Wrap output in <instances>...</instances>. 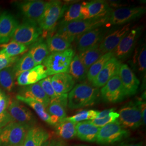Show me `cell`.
I'll return each mask as SVG.
<instances>
[{
  "mask_svg": "<svg viewBox=\"0 0 146 146\" xmlns=\"http://www.w3.org/2000/svg\"><path fill=\"white\" fill-rule=\"evenodd\" d=\"M42 33V30L38 24L25 20L17 27L11 41L27 46L36 42Z\"/></svg>",
  "mask_w": 146,
  "mask_h": 146,
  "instance_id": "52a82bcc",
  "label": "cell"
},
{
  "mask_svg": "<svg viewBox=\"0 0 146 146\" xmlns=\"http://www.w3.org/2000/svg\"><path fill=\"white\" fill-rule=\"evenodd\" d=\"M74 56V50L70 48L61 52L50 53L42 62L46 68L47 76L68 73L70 64Z\"/></svg>",
  "mask_w": 146,
  "mask_h": 146,
  "instance_id": "3957f363",
  "label": "cell"
},
{
  "mask_svg": "<svg viewBox=\"0 0 146 146\" xmlns=\"http://www.w3.org/2000/svg\"><path fill=\"white\" fill-rule=\"evenodd\" d=\"M111 11L107 2L104 1H93L82 3L81 20L98 18L107 15Z\"/></svg>",
  "mask_w": 146,
  "mask_h": 146,
  "instance_id": "e0dca14e",
  "label": "cell"
},
{
  "mask_svg": "<svg viewBox=\"0 0 146 146\" xmlns=\"http://www.w3.org/2000/svg\"><path fill=\"white\" fill-rule=\"evenodd\" d=\"M99 45H96L94 47L82 52H79L78 54V56L80 59L88 70L92 65L104 55L103 52L100 49Z\"/></svg>",
  "mask_w": 146,
  "mask_h": 146,
  "instance_id": "4dcf8cb0",
  "label": "cell"
},
{
  "mask_svg": "<svg viewBox=\"0 0 146 146\" xmlns=\"http://www.w3.org/2000/svg\"><path fill=\"white\" fill-rule=\"evenodd\" d=\"M38 83L40 84L43 90L49 98L50 101L58 99L64 95H58L56 94L51 84V76H47V78L40 81Z\"/></svg>",
  "mask_w": 146,
  "mask_h": 146,
  "instance_id": "f35d334b",
  "label": "cell"
},
{
  "mask_svg": "<svg viewBox=\"0 0 146 146\" xmlns=\"http://www.w3.org/2000/svg\"><path fill=\"white\" fill-rule=\"evenodd\" d=\"M19 59V56L8 57L5 54L0 52V71L2 69L12 66Z\"/></svg>",
  "mask_w": 146,
  "mask_h": 146,
  "instance_id": "60d3db41",
  "label": "cell"
},
{
  "mask_svg": "<svg viewBox=\"0 0 146 146\" xmlns=\"http://www.w3.org/2000/svg\"><path fill=\"white\" fill-rule=\"evenodd\" d=\"M131 23L121 26L110 32L104 38L99 45L100 50L104 54L113 52L119 44L123 37L131 31Z\"/></svg>",
  "mask_w": 146,
  "mask_h": 146,
  "instance_id": "9a60e30c",
  "label": "cell"
},
{
  "mask_svg": "<svg viewBox=\"0 0 146 146\" xmlns=\"http://www.w3.org/2000/svg\"><path fill=\"white\" fill-rule=\"evenodd\" d=\"M19 22L11 14L4 12L0 15V44L11 41Z\"/></svg>",
  "mask_w": 146,
  "mask_h": 146,
  "instance_id": "ffe728a7",
  "label": "cell"
},
{
  "mask_svg": "<svg viewBox=\"0 0 146 146\" xmlns=\"http://www.w3.org/2000/svg\"><path fill=\"white\" fill-rule=\"evenodd\" d=\"M49 146H66V145L62 141L52 140V141H50Z\"/></svg>",
  "mask_w": 146,
  "mask_h": 146,
  "instance_id": "bcb514c9",
  "label": "cell"
},
{
  "mask_svg": "<svg viewBox=\"0 0 146 146\" xmlns=\"http://www.w3.org/2000/svg\"><path fill=\"white\" fill-rule=\"evenodd\" d=\"M31 127L13 121L0 128V146H23Z\"/></svg>",
  "mask_w": 146,
  "mask_h": 146,
  "instance_id": "277c9868",
  "label": "cell"
},
{
  "mask_svg": "<svg viewBox=\"0 0 146 146\" xmlns=\"http://www.w3.org/2000/svg\"><path fill=\"white\" fill-rule=\"evenodd\" d=\"M19 95L23 98L36 101L43 104L46 108H47L50 102L49 98L38 82L25 86L21 89Z\"/></svg>",
  "mask_w": 146,
  "mask_h": 146,
  "instance_id": "7402d4cb",
  "label": "cell"
},
{
  "mask_svg": "<svg viewBox=\"0 0 146 146\" xmlns=\"http://www.w3.org/2000/svg\"><path fill=\"white\" fill-rule=\"evenodd\" d=\"M115 108H111V109H109V110H104V111H101V112H99V114L98 115L97 117L96 118V119H102L104 117H106V116L110 114V113L114 111L115 110Z\"/></svg>",
  "mask_w": 146,
  "mask_h": 146,
  "instance_id": "f6af8a7d",
  "label": "cell"
},
{
  "mask_svg": "<svg viewBox=\"0 0 146 146\" xmlns=\"http://www.w3.org/2000/svg\"><path fill=\"white\" fill-rule=\"evenodd\" d=\"M119 76L126 96L135 95L137 92L140 82L135 74L127 64H121Z\"/></svg>",
  "mask_w": 146,
  "mask_h": 146,
  "instance_id": "ac0fdd59",
  "label": "cell"
},
{
  "mask_svg": "<svg viewBox=\"0 0 146 146\" xmlns=\"http://www.w3.org/2000/svg\"><path fill=\"white\" fill-rule=\"evenodd\" d=\"M29 52L36 66L42 63L44 59L50 54L46 43L42 40H39L33 43Z\"/></svg>",
  "mask_w": 146,
  "mask_h": 146,
  "instance_id": "f1b7e54d",
  "label": "cell"
},
{
  "mask_svg": "<svg viewBox=\"0 0 146 146\" xmlns=\"http://www.w3.org/2000/svg\"><path fill=\"white\" fill-rule=\"evenodd\" d=\"M51 84L56 94L61 95L73 88L75 81L68 73H59L51 76Z\"/></svg>",
  "mask_w": 146,
  "mask_h": 146,
  "instance_id": "603a6c76",
  "label": "cell"
},
{
  "mask_svg": "<svg viewBox=\"0 0 146 146\" xmlns=\"http://www.w3.org/2000/svg\"><path fill=\"white\" fill-rule=\"evenodd\" d=\"M36 66V65L29 52L25 53L13 66L15 78H17L21 73L29 71Z\"/></svg>",
  "mask_w": 146,
  "mask_h": 146,
  "instance_id": "1f68e13d",
  "label": "cell"
},
{
  "mask_svg": "<svg viewBox=\"0 0 146 146\" xmlns=\"http://www.w3.org/2000/svg\"><path fill=\"white\" fill-rule=\"evenodd\" d=\"M68 102V94H64L58 99L50 101L47 112L50 117V125L55 126L67 117L66 108Z\"/></svg>",
  "mask_w": 146,
  "mask_h": 146,
  "instance_id": "d6986e66",
  "label": "cell"
},
{
  "mask_svg": "<svg viewBox=\"0 0 146 146\" xmlns=\"http://www.w3.org/2000/svg\"><path fill=\"white\" fill-rule=\"evenodd\" d=\"M106 28L101 27L79 35L76 38L78 52H81L100 44L105 36Z\"/></svg>",
  "mask_w": 146,
  "mask_h": 146,
  "instance_id": "5bb4252c",
  "label": "cell"
},
{
  "mask_svg": "<svg viewBox=\"0 0 146 146\" xmlns=\"http://www.w3.org/2000/svg\"><path fill=\"white\" fill-rule=\"evenodd\" d=\"M118 121L125 128L135 129L143 124L138 101H131L119 110Z\"/></svg>",
  "mask_w": 146,
  "mask_h": 146,
  "instance_id": "ba28073f",
  "label": "cell"
},
{
  "mask_svg": "<svg viewBox=\"0 0 146 146\" xmlns=\"http://www.w3.org/2000/svg\"><path fill=\"white\" fill-rule=\"evenodd\" d=\"M10 104V98L0 90V114L5 111Z\"/></svg>",
  "mask_w": 146,
  "mask_h": 146,
  "instance_id": "b9f144b4",
  "label": "cell"
},
{
  "mask_svg": "<svg viewBox=\"0 0 146 146\" xmlns=\"http://www.w3.org/2000/svg\"><path fill=\"white\" fill-rule=\"evenodd\" d=\"M76 125L66 117L55 126L56 133L63 139H72L76 136Z\"/></svg>",
  "mask_w": 146,
  "mask_h": 146,
  "instance_id": "83f0119b",
  "label": "cell"
},
{
  "mask_svg": "<svg viewBox=\"0 0 146 146\" xmlns=\"http://www.w3.org/2000/svg\"><path fill=\"white\" fill-rule=\"evenodd\" d=\"M146 13L144 7H122L111 11L108 23L111 25L123 26L141 17Z\"/></svg>",
  "mask_w": 146,
  "mask_h": 146,
  "instance_id": "30bf717a",
  "label": "cell"
},
{
  "mask_svg": "<svg viewBox=\"0 0 146 146\" xmlns=\"http://www.w3.org/2000/svg\"><path fill=\"white\" fill-rule=\"evenodd\" d=\"M49 52H61L70 48L71 42L56 33L52 36L48 37L46 41Z\"/></svg>",
  "mask_w": 146,
  "mask_h": 146,
  "instance_id": "f546056e",
  "label": "cell"
},
{
  "mask_svg": "<svg viewBox=\"0 0 146 146\" xmlns=\"http://www.w3.org/2000/svg\"><path fill=\"white\" fill-rule=\"evenodd\" d=\"M118 146H143V145L142 142H138V143L123 142V143H121Z\"/></svg>",
  "mask_w": 146,
  "mask_h": 146,
  "instance_id": "7dc6e473",
  "label": "cell"
},
{
  "mask_svg": "<svg viewBox=\"0 0 146 146\" xmlns=\"http://www.w3.org/2000/svg\"><path fill=\"white\" fill-rule=\"evenodd\" d=\"M129 135V131L117 120L100 128L96 142L100 145H110L122 141Z\"/></svg>",
  "mask_w": 146,
  "mask_h": 146,
  "instance_id": "5b68a950",
  "label": "cell"
},
{
  "mask_svg": "<svg viewBox=\"0 0 146 146\" xmlns=\"http://www.w3.org/2000/svg\"><path fill=\"white\" fill-rule=\"evenodd\" d=\"M100 111L95 110H85L78 112L73 116L69 117L68 119L75 123L82 122L84 121H90L95 119Z\"/></svg>",
  "mask_w": 146,
  "mask_h": 146,
  "instance_id": "74e56055",
  "label": "cell"
},
{
  "mask_svg": "<svg viewBox=\"0 0 146 146\" xmlns=\"http://www.w3.org/2000/svg\"><path fill=\"white\" fill-rule=\"evenodd\" d=\"M87 73L88 69L82 62L78 55H75L70 64L68 74L74 80L78 81H82L87 78Z\"/></svg>",
  "mask_w": 146,
  "mask_h": 146,
  "instance_id": "4316f807",
  "label": "cell"
},
{
  "mask_svg": "<svg viewBox=\"0 0 146 146\" xmlns=\"http://www.w3.org/2000/svg\"><path fill=\"white\" fill-rule=\"evenodd\" d=\"M104 101L108 103H119L125 99L126 95L119 75L109 80L100 90Z\"/></svg>",
  "mask_w": 146,
  "mask_h": 146,
  "instance_id": "8fae6325",
  "label": "cell"
},
{
  "mask_svg": "<svg viewBox=\"0 0 146 146\" xmlns=\"http://www.w3.org/2000/svg\"><path fill=\"white\" fill-rule=\"evenodd\" d=\"M119 113L113 111L110 113V114H108L102 119H95L94 120H90L89 122L91 123H92L93 125L101 128L104 125L117 120L119 118Z\"/></svg>",
  "mask_w": 146,
  "mask_h": 146,
  "instance_id": "ab89813d",
  "label": "cell"
},
{
  "mask_svg": "<svg viewBox=\"0 0 146 146\" xmlns=\"http://www.w3.org/2000/svg\"><path fill=\"white\" fill-rule=\"evenodd\" d=\"M0 52L5 54L8 57L17 56L18 55L26 52L28 47L26 46L16 42H11L3 46Z\"/></svg>",
  "mask_w": 146,
  "mask_h": 146,
  "instance_id": "8d00e7d4",
  "label": "cell"
},
{
  "mask_svg": "<svg viewBox=\"0 0 146 146\" xmlns=\"http://www.w3.org/2000/svg\"><path fill=\"white\" fill-rule=\"evenodd\" d=\"M14 121L8 111L5 110L0 114V128L5 127L10 122Z\"/></svg>",
  "mask_w": 146,
  "mask_h": 146,
  "instance_id": "7bdbcfd3",
  "label": "cell"
},
{
  "mask_svg": "<svg viewBox=\"0 0 146 146\" xmlns=\"http://www.w3.org/2000/svg\"><path fill=\"white\" fill-rule=\"evenodd\" d=\"M47 2L41 0L25 1L18 3L17 7L26 21L37 23L46 8Z\"/></svg>",
  "mask_w": 146,
  "mask_h": 146,
  "instance_id": "7c38bea8",
  "label": "cell"
},
{
  "mask_svg": "<svg viewBox=\"0 0 146 146\" xmlns=\"http://www.w3.org/2000/svg\"><path fill=\"white\" fill-rule=\"evenodd\" d=\"M134 50L131 65L134 70L146 77V48L145 44L138 46Z\"/></svg>",
  "mask_w": 146,
  "mask_h": 146,
  "instance_id": "484cf974",
  "label": "cell"
},
{
  "mask_svg": "<svg viewBox=\"0 0 146 146\" xmlns=\"http://www.w3.org/2000/svg\"><path fill=\"white\" fill-rule=\"evenodd\" d=\"M14 78L13 66L7 67L0 71V84L8 92H11L14 87Z\"/></svg>",
  "mask_w": 146,
  "mask_h": 146,
  "instance_id": "d590c367",
  "label": "cell"
},
{
  "mask_svg": "<svg viewBox=\"0 0 146 146\" xmlns=\"http://www.w3.org/2000/svg\"><path fill=\"white\" fill-rule=\"evenodd\" d=\"M81 7L82 4L78 3L73 4L68 7V8H66L62 16V19L61 22V25L81 20Z\"/></svg>",
  "mask_w": 146,
  "mask_h": 146,
  "instance_id": "e575fe53",
  "label": "cell"
},
{
  "mask_svg": "<svg viewBox=\"0 0 146 146\" xmlns=\"http://www.w3.org/2000/svg\"><path fill=\"white\" fill-rule=\"evenodd\" d=\"M13 120L30 127H34L36 119L31 111L18 101H13L8 106V111Z\"/></svg>",
  "mask_w": 146,
  "mask_h": 146,
  "instance_id": "4fadbf2b",
  "label": "cell"
},
{
  "mask_svg": "<svg viewBox=\"0 0 146 146\" xmlns=\"http://www.w3.org/2000/svg\"><path fill=\"white\" fill-rule=\"evenodd\" d=\"M113 56V52L106 53L89 68L87 78L90 82H92L94 80V78L97 76L100 71L104 67L106 64Z\"/></svg>",
  "mask_w": 146,
  "mask_h": 146,
  "instance_id": "836d02e7",
  "label": "cell"
},
{
  "mask_svg": "<svg viewBox=\"0 0 146 146\" xmlns=\"http://www.w3.org/2000/svg\"><path fill=\"white\" fill-rule=\"evenodd\" d=\"M49 138V134L39 127H33L27 133L23 146H41Z\"/></svg>",
  "mask_w": 146,
  "mask_h": 146,
  "instance_id": "d4e9b609",
  "label": "cell"
},
{
  "mask_svg": "<svg viewBox=\"0 0 146 146\" xmlns=\"http://www.w3.org/2000/svg\"><path fill=\"white\" fill-rule=\"evenodd\" d=\"M16 99L29 106L35 110L37 115L41 118V120L45 121L47 123L50 125V117L48 114L46 108L43 106V104L34 100L25 98L20 96L19 95L16 96Z\"/></svg>",
  "mask_w": 146,
  "mask_h": 146,
  "instance_id": "d6a6232c",
  "label": "cell"
},
{
  "mask_svg": "<svg viewBox=\"0 0 146 146\" xmlns=\"http://www.w3.org/2000/svg\"><path fill=\"white\" fill-rule=\"evenodd\" d=\"M50 141L49 140H48L46 141H45L43 144H42L41 146H49L50 145Z\"/></svg>",
  "mask_w": 146,
  "mask_h": 146,
  "instance_id": "c3c4849f",
  "label": "cell"
},
{
  "mask_svg": "<svg viewBox=\"0 0 146 146\" xmlns=\"http://www.w3.org/2000/svg\"><path fill=\"white\" fill-rule=\"evenodd\" d=\"M100 128L93 125L89 121L80 122L76 125V136L82 141L94 142L97 140Z\"/></svg>",
  "mask_w": 146,
  "mask_h": 146,
  "instance_id": "cb8c5ba5",
  "label": "cell"
},
{
  "mask_svg": "<svg viewBox=\"0 0 146 146\" xmlns=\"http://www.w3.org/2000/svg\"><path fill=\"white\" fill-rule=\"evenodd\" d=\"M100 95L99 88L84 83L78 84L68 95V107L75 110L93 105L98 101Z\"/></svg>",
  "mask_w": 146,
  "mask_h": 146,
  "instance_id": "7a4b0ae2",
  "label": "cell"
},
{
  "mask_svg": "<svg viewBox=\"0 0 146 146\" xmlns=\"http://www.w3.org/2000/svg\"><path fill=\"white\" fill-rule=\"evenodd\" d=\"M139 106L140 107V109L141 110V115H142V122L143 124L146 125V105L145 101H142L141 100L137 101Z\"/></svg>",
  "mask_w": 146,
  "mask_h": 146,
  "instance_id": "ee69618b",
  "label": "cell"
},
{
  "mask_svg": "<svg viewBox=\"0 0 146 146\" xmlns=\"http://www.w3.org/2000/svg\"><path fill=\"white\" fill-rule=\"evenodd\" d=\"M110 13L106 15L98 18L79 20L61 25L56 34L65 38L69 42H73L75 38L79 35L91 30L103 27L106 23H108Z\"/></svg>",
  "mask_w": 146,
  "mask_h": 146,
  "instance_id": "6da1fadb",
  "label": "cell"
},
{
  "mask_svg": "<svg viewBox=\"0 0 146 146\" xmlns=\"http://www.w3.org/2000/svg\"><path fill=\"white\" fill-rule=\"evenodd\" d=\"M121 65V61L113 56L91 82L92 86L98 88L104 87L111 78L119 75Z\"/></svg>",
  "mask_w": 146,
  "mask_h": 146,
  "instance_id": "2e32d148",
  "label": "cell"
},
{
  "mask_svg": "<svg viewBox=\"0 0 146 146\" xmlns=\"http://www.w3.org/2000/svg\"><path fill=\"white\" fill-rule=\"evenodd\" d=\"M66 8L60 1L48 2L42 16L37 23L38 25L43 31L52 30L62 17Z\"/></svg>",
  "mask_w": 146,
  "mask_h": 146,
  "instance_id": "8992f818",
  "label": "cell"
},
{
  "mask_svg": "<svg viewBox=\"0 0 146 146\" xmlns=\"http://www.w3.org/2000/svg\"><path fill=\"white\" fill-rule=\"evenodd\" d=\"M141 33V27H137L129 31L113 51V56L120 61L129 58L135 49L136 43Z\"/></svg>",
  "mask_w": 146,
  "mask_h": 146,
  "instance_id": "9c48e42d",
  "label": "cell"
},
{
  "mask_svg": "<svg viewBox=\"0 0 146 146\" xmlns=\"http://www.w3.org/2000/svg\"><path fill=\"white\" fill-rule=\"evenodd\" d=\"M47 76L44 66L40 64L29 71L21 73L16 78V81L19 86H27L36 84Z\"/></svg>",
  "mask_w": 146,
  "mask_h": 146,
  "instance_id": "44dd1931",
  "label": "cell"
}]
</instances>
